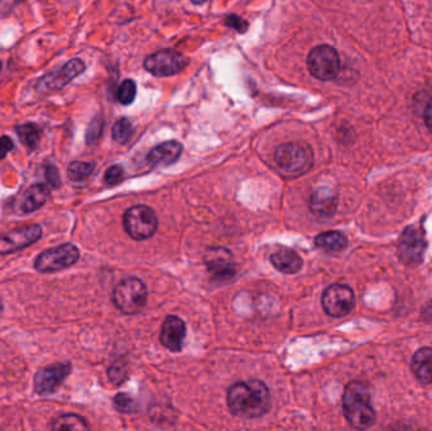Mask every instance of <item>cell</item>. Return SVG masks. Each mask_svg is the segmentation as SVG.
<instances>
[{
    "label": "cell",
    "mask_w": 432,
    "mask_h": 431,
    "mask_svg": "<svg viewBox=\"0 0 432 431\" xmlns=\"http://www.w3.org/2000/svg\"><path fill=\"white\" fill-rule=\"evenodd\" d=\"M321 302L326 314L332 318H343L353 311L355 295L349 286L336 284L325 290Z\"/></svg>",
    "instance_id": "obj_9"
},
{
    "label": "cell",
    "mask_w": 432,
    "mask_h": 431,
    "mask_svg": "<svg viewBox=\"0 0 432 431\" xmlns=\"http://www.w3.org/2000/svg\"><path fill=\"white\" fill-rule=\"evenodd\" d=\"M343 409L349 424L355 429L364 430L375 423V411L370 405V395L367 386L353 380L346 386L343 396Z\"/></svg>",
    "instance_id": "obj_2"
},
{
    "label": "cell",
    "mask_w": 432,
    "mask_h": 431,
    "mask_svg": "<svg viewBox=\"0 0 432 431\" xmlns=\"http://www.w3.org/2000/svg\"><path fill=\"white\" fill-rule=\"evenodd\" d=\"M186 336V325L177 316H167L161 330V343L171 351H180Z\"/></svg>",
    "instance_id": "obj_16"
},
{
    "label": "cell",
    "mask_w": 432,
    "mask_h": 431,
    "mask_svg": "<svg viewBox=\"0 0 432 431\" xmlns=\"http://www.w3.org/2000/svg\"><path fill=\"white\" fill-rule=\"evenodd\" d=\"M274 161L278 167L289 174H300L309 171L314 163V154L311 148L303 143L288 142L277 147Z\"/></svg>",
    "instance_id": "obj_3"
},
{
    "label": "cell",
    "mask_w": 432,
    "mask_h": 431,
    "mask_svg": "<svg viewBox=\"0 0 432 431\" xmlns=\"http://www.w3.org/2000/svg\"><path fill=\"white\" fill-rule=\"evenodd\" d=\"M338 209V195L329 187L317 189L310 199V210L318 219H330Z\"/></svg>",
    "instance_id": "obj_15"
},
{
    "label": "cell",
    "mask_w": 432,
    "mask_h": 431,
    "mask_svg": "<svg viewBox=\"0 0 432 431\" xmlns=\"http://www.w3.org/2000/svg\"><path fill=\"white\" fill-rule=\"evenodd\" d=\"M17 134H18V137L21 139L23 145L30 151H35L38 147L41 134H39V129L36 125L27 123V125H19L17 128Z\"/></svg>",
    "instance_id": "obj_23"
},
{
    "label": "cell",
    "mask_w": 432,
    "mask_h": 431,
    "mask_svg": "<svg viewBox=\"0 0 432 431\" xmlns=\"http://www.w3.org/2000/svg\"><path fill=\"white\" fill-rule=\"evenodd\" d=\"M271 264L282 273L294 275L303 268V258L292 249H280L271 256Z\"/></svg>",
    "instance_id": "obj_19"
},
{
    "label": "cell",
    "mask_w": 432,
    "mask_h": 431,
    "mask_svg": "<svg viewBox=\"0 0 432 431\" xmlns=\"http://www.w3.org/2000/svg\"><path fill=\"white\" fill-rule=\"evenodd\" d=\"M422 316H424L426 322H432V301L426 305L424 311H422Z\"/></svg>",
    "instance_id": "obj_35"
},
{
    "label": "cell",
    "mask_w": 432,
    "mask_h": 431,
    "mask_svg": "<svg viewBox=\"0 0 432 431\" xmlns=\"http://www.w3.org/2000/svg\"><path fill=\"white\" fill-rule=\"evenodd\" d=\"M46 180L52 189H57L58 186L61 185V176L58 174L57 168L52 166V165L47 166L46 168Z\"/></svg>",
    "instance_id": "obj_31"
},
{
    "label": "cell",
    "mask_w": 432,
    "mask_h": 431,
    "mask_svg": "<svg viewBox=\"0 0 432 431\" xmlns=\"http://www.w3.org/2000/svg\"><path fill=\"white\" fill-rule=\"evenodd\" d=\"M48 198H50V190L46 185L37 183L30 186L23 195L22 203H21L23 212H36L47 203Z\"/></svg>",
    "instance_id": "obj_20"
},
{
    "label": "cell",
    "mask_w": 432,
    "mask_h": 431,
    "mask_svg": "<svg viewBox=\"0 0 432 431\" xmlns=\"http://www.w3.org/2000/svg\"><path fill=\"white\" fill-rule=\"evenodd\" d=\"M104 129V120L101 117H96L89 125L87 132V143L89 146H94L101 137V133Z\"/></svg>",
    "instance_id": "obj_28"
},
{
    "label": "cell",
    "mask_w": 432,
    "mask_h": 431,
    "mask_svg": "<svg viewBox=\"0 0 432 431\" xmlns=\"http://www.w3.org/2000/svg\"><path fill=\"white\" fill-rule=\"evenodd\" d=\"M137 95V85L132 79L123 81L116 90V99L123 105H130Z\"/></svg>",
    "instance_id": "obj_26"
},
{
    "label": "cell",
    "mask_w": 432,
    "mask_h": 431,
    "mask_svg": "<svg viewBox=\"0 0 432 431\" xmlns=\"http://www.w3.org/2000/svg\"><path fill=\"white\" fill-rule=\"evenodd\" d=\"M113 139L119 145H125L129 142L130 138L133 137L134 128L133 125L130 123L129 119L127 118H120L116 122V125H113Z\"/></svg>",
    "instance_id": "obj_24"
},
{
    "label": "cell",
    "mask_w": 432,
    "mask_h": 431,
    "mask_svg": "<svg viewBox=\"0 0 432 431\" xmlns=\"http://www.w3.org/2000/svg\"><path fill=\"white\" fill-rule=\"evenodd\" d=\"M22 1H23V0H22Z\"/></svg>",
    "instance_id": "obj_39"
},
{
    "label": "cell",
    "mask_w": 432,
    "mask_h": 431,
    "mask_svg": "<svg viewBox=\"0 0 432 431\" xmlns=\"http://www.w3.org/2000/svg\"><path fill=\"white\" fill-rule=\"evenodd\" d=\"M0 71H1V61H0Z\"/></svg>",
    "instance_id": "obj_38"
},
{
    "label": "cell",
    "mask_w": 432,
    "mask_h": 431,
    "mask_svg": "<svg viewBox=\"0 0 432 431\" xmlns=\"http://www.w3.org/2000/svg\"><path fill=\"white\" fill-rule=\"evenodd\" d=\"M226 401L233 415L255 419L264 415L269 409L271 394L262 380H244L229 388Z\"/></svg>",
    "instance_id": "obj_1"
},
{
    "label": "cell",
    "mask_w": 432,
    "mask_h": 431,
    "mask_svg": "<svg viewBox=\"0 0 432 431\" xmlns=\"http://www.w3.org/2000/svg\"><path fill=\"white\" fill-rule=\"evenodd\" d=\"M425 247L422 233L416 228H407L398 241V256L407 266H416L424 258Z\"/></svg>",
    "instance_id": "obj_12"
},
{
    "label": "cell",
    "mask_w": 432,
    "mask_h": 431,
    "mask_svg": "<svg viewBox=\"0 0 432 431\" xmlns=\"http://www.w3.org/2000/svg\"><path fill=\"white\" fill-rule=\"evenodd\" d=\"M71 373V365L69 362L55 363L39 369L35 376V389L38 395L47 396L57 389L67 376Z\"/></svg>",
    "instance_id": "obj_11"
},
{
    "label": "cell",
    "mask_w": 432,
    "mask_h": 431,
    "mask_svg": "<svg viewBox=\"0 0 432 431\" xmlns=\"http://www.w3.org/2000/svg\"><path fill=\"white\" fill-rule=\"evenodd\" d=\"M79 257V248L71 243H66L42 252L37 257L35 268L42 273L57 272L73 266L78 262Z\"/></svg>",
    "instance_id": "obj_8"
},
{
    "label": "cell",
    "mask_w": 432,
    "mask_h": 431,
    "mask_svg": "<svg viewBox=\"0 0 432 431\" xmlns=\"http://www.w3.org/2000/svg\"><path fill=\"white\" fill-rule=\"evenodd\" d=\"M114 407L124 414H133L138 411L137 402L127 394H118L114 397Z\"/></svg>",
    "instance_id": "obj_27"
},
{
    "label": "cell",
    "mask_w": 432,
    "mask_h": 431,
    "mask_svg": "<svg viewBox=\"0 0 432 431\" xmlns=\"http://www.w3.org/2000/svg\"><path fill=\"white\" fill-rule=\"evenodd\" d=\"M315 246L325 252L338 253L348 247V238L343 233L332 230L318 234L315 238Z\"/></svg>",
    "instance_id": "obj_21"
},
{
    "label": "cell",
    "mask_w": 432,
    "mask_h": 431,
    "mask_svg": "<svg viewBox=\"0 0 432 431\" xmlns=\"http://www.w3.org/2000/svg\"><path fill=\"white\" fill-rule=\"evenodd\" d=\"M15 149V143L10 137L3 136L0 138V160H4L7 154Z\"/></svg>",
    "instance_id": "obj_32"
},
{
    "label": "cell",
    "mask_w": 432,
    "mask_h": 431,
    "mask_svg": "<svg viewBox=\"0 0 432 431\" xmlns=\"http://www.w3.org/2000/svg\"><path fill=\"white\" fill-rule=\"evenodd\" d=\"M231 250L211 248L205 255V264L216 281H229L237 273V264L233 261Z\"/></svg>",
    "instance_id": "obj_13"
},
{
    "label": "cell",
    "mask_w": 432,
    "mask_h": 431,
    "mask_svg": "<svg viewBox=\"0 0 432 431\" xmlns=\"http://www.w3.org/2000/svg\"><path fill=\"white\" fill-rule=\"evenodd\" d=\"M3 310V305H1V302H0V311Z\"/></svg>",
    "instance_id": "obj_37"
},
{
    "label": "cell",
    "mask_w": 432,
    "mask_h": 431,
    "mask_svg": "<svg viewBox=\"0 0 432 431\" xmlns=\"http://www.w3.org/2000/svg\"><path fill=\"white\" fill-rule=\"evenodd\" d=\"M307 68L317 80H334L341 68L338 51L329 44L314 47L307 56Z\"/></svg>",
    "instance_id": "obj_4"
},
{
    "label": "cell",
    "mask_w": 432,
    "mask_h": 431,
    "mask_svg": "<svg viewBox=\"0 0 432 431\" xmlns=\"http://www.w3.org/2000/svg\"><path fill=\"white\" fill-rule=\"evenodd\" d=\"M194 4H204L206 0H191Z\"/></svg>",
    "instance_id": "obj_36"
},
{
    "label": "cell",
    "mask_w": 432,
    "mask_h": 431,
    "mask_svg": "<svg viewBox=\"0 0 432 431\" xmlns=\"http://www.w3.org/2000/svg\"><path fill=\"white\" fill-rule=\"evenodd\" d=\"M41 237L42 228L37 224L6 234L0 237V255L15 253L17 250L29 247L30 244L39 241Z\"/></svg>",
    "instance_id": "obj_14"
},
{
    "label": "cell",
    "mask_w": 432,
    "mask_h": 431,
    "mask_svg": "<svg viewBox=\"0 0 432 431\" xmlns=\"http://www.w3.org/2000/svg\"><path fill=\"white\" fill-rule=\"evenodd\" d=\"M188 65V59L181 52L161 50L144 59L143 66L156 77H168L180 73Z\"/></svg>",
    "instance_id": "obj_7"
},
{
    "label": "cell",
    "mask_w": 432,
    "mask_h": 431,
    "mask_svg": "<svg viewBox=\"0 0 432 431\" xmlns=\"http://www.w3.org/2000/svg\"><path fill=\"white\" fill-rule=\"evenodd\" d=\"M225 26L237 30L239 33H245L249 28L248 21H245L242 17L235 15H228L225 18Z\"/></svg>",
    "instance_id": "obj_30"
},
{
    "label": "cell",
    "mask_w": 432,
    "mask_h": 431,
    "mask_svg": "<svg viewBox=\"0 0 432 431\" xmlns=\"http://www.w3.org/2000/svg\"><path fill=\"white\" fill-rule=\"evenodd\" d=\"M124 178V169L119 165H114L111 167H109L104 176V181L109 186H114L119 183H122Z\"/></svg>",
    "instance_id": "obj_29"
},
{
    "label": "cell",
    "mask_w": 432,
    "mask_h": 431,
    "mask_svg": "<svg viewBox=\"0 0 432 431\" xmlns=\"http://www.w3.org/2000/svg\"><path fill=\"white\" fill-rule=\"evenodd\" d=\"M425 123L429 131L432 133V99L427 104L425 110Z\"/></svg>",
    "instance_id": "obj_34"
},
{
    "label": "cell",
    "mask_w": 432,
    "mask_h": 431,
    "mask_svg": "<svg viewBox=\"0 0 432 431\" xmlns=\"http://www.w3.org/2000/svg\"><path fill=\"white\" fill-rule=\"evenodd\" d=\"M52 430H67V431H84L89 430V425L87 420L75 415V414H66L62 416L57 417L53 424Z\"/></svg>",
    "instance_id": "obj_22"
},
{
    "label": "cell",
    "mask_w": 432,
    "mask_h": 431,
    "mask_svg": "<svg viewBox=\"0 0 432 431\" xmlns=\"http://www.w3.org/2000/svg\"><path fill=\"white\" fill-rule=\"evenodd\" d=\"M113 300L124 314H137L147 304V288L139 278H125L116 286Z\"/></svg>",
    "instance_id": "obj_5"
},
{
    "label": "cell",
    "mask_w": 432,
    "mask_h": 431,
    "mask_svg": "<svg viewBox=\"0 0 432 431\" xmlns=\"http://www.w3.org/2000/svg\"><path fill=\"white\" fill-rule=\"evenodd\" d=\"M159 227V219L150 206L137 205L124 214V228L136 241L151 238Z\"/></svg>",
    "instance_id": "obj_6"
},
{
    "label": "cell",
    "mask_w": 432,
    "mask_h": 431,
    "mask_svg": "<svg viewBox=\"0 0 432 431\" xmlns=\"http://www.w3.org/2000/svg\"><path fill=\"white\" fill-rule=\"evenodd\" d=\"M411 369L418 380H421L425 385H431L432 348L418 349L411 362Z\"/></svg>",
    "instance_id": "obj_18"
},
{
    "label": "cell",
    "mask_w": 432,
    "mask_h": 431,
    "mask_svg": "<svg viewBox=\"0 0 432 431\" xmlns=\"http://www.w3.org/2000/svg\"><path fill=\"white\" fill-rule=\"evenodd\" d=\"M125 377V371L123 368H118V367H111L109 368V378L116 382V383H120Z\"/></svg>",
    "instance_id": "obj_33"
},
{
    "label": "cell",
    "mask_w": 432,
    "mask_h": 431,
    "mask_svg": "<svg viewBox=\"0 0 432 431\" xmlns=\"http://www.w3.org/2000/svg\"><path fill=\"white\" fill-rule=\"evenodd\" d=\"M95 162L73 161L67 167V176L71 181H82L93 174Z\"/></svg>",
    "instance_id": "obj_25"
},
{
    "label": "cell",
    "mask_w": 432,
    "mask_h": 431,
    "mask_svg": "<svg viewBox=\"0 0 432 431\" xmlns=\"http://www.w3.org/2000/svg\"><path fill=\"white\" fill-rule=\"evenodd\" d=\"M85 68L87 66L82 59H70L57 70L46 73L44 77L38 81V89H41L42 91L60 90L84 73Z\"/></svg>",
    "instance_id": "obj_10"
},
{
    "label": "cell",
    "mask_w": 432,
    "mask_h": 431,
    "mask_svg": "<svg viewBox=\"0 0 432 431\" xmlns=\"http://www.w3.org/2000/svg\"><path fill=\"white\" fill-rule=\"evenodd\" d=\"M183 151V147L177 140H168L163 142L159 146L154 147L147 154L145 161L147 163L154 167V166H168L172 165L180 158Z\"/></svg>",
    "instance_id": "obj_17"
}]
</instances>
